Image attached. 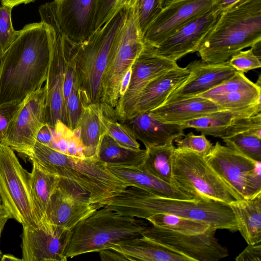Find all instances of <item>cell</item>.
<instances>
[{"label": "cell", "instance_id": "obj_39", "mask_svg": "<svg viewBox=\"0 0 261 261\" xmlns=\"http://www.w3.org/2000/svg\"><path fill=\"white\" fill-rule=\"evenodd\" d=\"M228 62L237 71L243 73L259 68L261 66L260 59L254 54L251 48L239 51L232 56Z\"/></svg>", "mask_w": 261, "mask_h": 261}, {"label": "cell", "instance_id": "obj_18", "mask_svg": "<svg viewBox=\"0 0 261 261\" xmlns=\"http://www.w3.org/2000/svg\"><path fill=\"white\" fill-rule=\"evenodd\" d=\"M221 13L219 8L214 6L188 22L154 48L162 56L175 62L188 54L197 51L202 40Z\"/></svg>", "mask_w": 261, "mask_h": 261}, {"label": "cell", "instance_id": "obj_8", "mask_svg": "<svg viewBox=\"0 0 261 261\" xmlns=\"http://www.w3.org/2000/svg\"><path fill=\"white\" fill-rule=\"evenodd\" d=\"M172 172L178 186L200 197L229 204L241 200L211 167L205 156L194 151L175 147Z\"/></svg>", "mask_w": 261, "mask_h": 261}, {"label": "cell", "instance_id": "obj_50", "mask_svg": "<svg viewBox=\"0 0 261 261\" xmlns=\"http://www.w3.org/2000/svg\"><path fill=\"white\" fill-rule=\"evenodd\" d=\"M11 218L10 215L8 213L2 203H0V239L2 230L5 225L9 219ZM2 255V251L0 250V257Z\"/></svg>", "mask_w": 261, "mask_h": 261}, {"label": "cell", "instance_id": "obj_13", "mask_svg": "<svg viewBox=\"0 0 261 261\" xmlns=\"http://www.w3.org/2000/svg\"><path fill=\"white\" fill-rule=\"evenodd\" d=\"M22 261H66L65 250L72 230L54 225L45 218L35 225H24Z\"/></svg>", "mask_w": 261, "mask_h": 261}, {"label": "cell", "instance_id": "obj_16", "mask_svg": "<svg viewBox=\"0 0 261 261\" xmlns=\"http://www.w3.org/2000/svg\"><path fill=\"white\" fill-rule=\"evenodd\" d=\"M261 103L237 110H223L204 116L177 123L185 129L192 128L205 136L222 139L244 132H252L260 127Z\"/></svg>", "mask_w": 261, "mask_h": 261}, {"label": "cell", "instance_id": "obj_44", "mask_svg": "<svg viewBox=\"0 0 261 261\" xmlns=\"http://www.w3.org/2000/svg\"><path fill=\"white\" fill-rule=\"evenodd\" d=\"M18 105L0 106V143L4 140L9 124L14 117Z\"/></svg>", "mask_w": 261, "mask_h": 261}, {"label": "cell", "instance_id": "obj_1", "mask_svg": "<svg viewBox=\"0 0 261 261\" xmlns=\"http://www.w3.org/2000/svg\"><path fill=\"white\" fill-rule=\"evenodd\" d=\"M55 30L40 21L26 24L0 57V106L19 105L45 82Z\"/></svg>", "mask_w": 261, "mask_h": 261}, {"label": "cell", "instance_id": "obj_25", "mask_svg": "<svg viewBox=\"0 0 261 261\" xmlns=\"http://www.w3.org/2000/svg\"><path fill=\"white\" fill-rule=\"evenodd\" d=\"M107 168L128 187H135L160 197L194 199L200 198L196 194L177 186L169 184L135 166L106 165Z\"/></svg>", "mask_w": 261, "mask_h": 261}, {"label": "cell", "instance_id": "obj_21", "mask_svg": "<svg viewBox=\"0 0 261 261\" xmlns=\"http://www.w3.org/2000/svg\"><path fill=\"white\" fill-rule=\"evenodd\" d=\"M186 67L191 72L190 76L171 92L164 103L191 97L207 91L230 78L237 71L228 61L212 63L202 60H194Z\"/></svg>", "mask_w": 261, "mask_h": 261}, {"label": "cell", "instance_id": "obj_6", "mask_svg": "<svg viewBox=\"0 0 261 261\" xmlns=\"http://www.w3.org/2000/svg\"><path fill=\"white\" fill-rule=\"evenodd\" d=\"M148 227L143 221L102 207L73 229L65 255L68 259L99 252L121 241L142 236Z\"/></svg>", "mask_w": 261, "mask_h": 261}, {"label": "cell", "instance_id": "obj_47", "mask_svg": "<svg viewBox=\"0 0 261 261\" xmlns=\"http://www.w3.org/2000/svg\"><path fill=\"white\" fill-rule=\"evenodd\" d=\"M53 139V128L45 123L40 128L37 137V142L49 146Z\"/></svg>", "mask_w": 261, "mask_h": 261}, {"label": "cell", "instance_id": "obj_15", "mask_svg": "<svg viewBox=\"0 0 261 261\" xmlns=\"http://www.w3.org/2000/svg\"><path fill=\"white\" fill-rule=\"evenodd\" d=\"M53 29L56 32V37L44 85L46 88L45 123L53 128L58 121H61L69 127L63 85L71 42V40L59 30Z\"/></svg>", "mask_w": 261, "mask_h": 261}, {"label": "cell", "instance_id": "obj_4", "mask_svg": "<svg viewBox=\"0 0 261 261\" xmlns=\"http://www.w3.org/2000/svg\"><path fill=\"white\" fill-rule=\"evenodd\" d=\"M261 41V0H240L222 12L200 44L202 61L219 63Z\"/></svg>", "mask_w": 261, "mask_h": 261}, {"label": "cell", "instance_id": "obj_51", "mask_svg": "<svg viewBox=\"0 0 261 261\" xmlns=\"http://www.w3.org/2000/svg\"><path fill=\"white\" fill-rule=\"evenodd\" d=\"M131 68L128 70L122 77L120 84V96L122 97L125 93L128 86L131 76Z\"/></svg>", "mask_w": 261, "mask_h": 261}, {"label": "cell", "instance_id": "obj_34", "mask_svg": "<svg viewBox=\"0 0 261 261\" xmlns=\"http://www.w3.org/2000/svg\"><path fill=\"white\" fill-rule=\"evenodd\" d=\"M146 220L153 226L186 234L202 233L211 226L203 221L167 213L155 214Z\"/></svg>", "mask_w": 261, "mask_h": 261}, {"label": "cell", "instance_id": "obj_56", "mask_svg": "<svg viewBox=\"0 0 261 261\" xmlns=\"http://www.w3.org/2000/svg\"><path fill=\"white\" fill-rule=\"evenodd\" d=\"M0 203H2V202H1V198H0Z\"/></svg>", "mask_w": 261, "mask_h": 261}, {"label": "cell", "instance_id": "obj_30", "mask_svg": "<svg viewBox=\"0 0 261 261\" xmlns=\"http://www.w3.org/2000/svg\"><path fill=\"white\" fill-rule=\"evenodd\" d=\"M100 113V103L83 107L77 127L85 158H96L101 137L105 132L101 124Z\"/></svg>", "mask_w": 261, "mask_h": 261}, {"label": "cell", "instance_id": "obj_31", "mask_svg": "<svg viewBox=\"0 0 261 261\" xmlns=\"http://www.w3.org/2000/svg\"><path fill=\"white\" fill-rule=\"evenodd\" d=\"M173 142L145 149V158L138 166L160 180L180 187L176 185L172 175V157L175 148Z\"/></svg>", "mask_w": 261, "mask_h": 261}, {"label": "cell", "instance_id": "obj_7", "mask_svg": "<svg viewBox=\"0 0 261 261\" xmlns=\"http://www.w3.org/2000/svg\"><path fill=\"white\" fill-rule=\"evenodd\" d=\"M144 46L136 4L128 9L125 21L111 47L102 81L100 103L115 107L120 98L121 79Z\"/></svg>", "mask_w": 261, "mask_h": 261}, {"label": "cell", "instance_id": "obj_11", "mask_svg": "<svg viewBox=\"0 0 261 261\" xmlns=\"http://www.w3.org/2000/svg\"><path fill=\"white\" fill-rule=\"evenodd\" d=\"M45 85L28 95L18 105L1 143L29 158L45 123Z\"/></svg>", "mask_w": 261, "mask_h": 261}, {"label": "cell", "instance_id": "obj_55", "mask_svg": "<svg viewBox=\"0 0 261 261\" xmlns=\"http://www.w3.org/2000/svg\"><path fill=\"white\" fill-rule=\"evenodd\" d=\"M181 0H163L162 3V9L165 6L173 3L175 2L179 1Z\"/></svg>", "mask_w": 261, "mask_h": 261}, {"label": "cell", "instance_id": "obj_22", "mask_svg": "<svg viewBox=\"0 0 261 261\" xmlns=\"http://www.w3.org/2000/svg\"><path fill=\"white\" fill-rule=\"evenodd\" d=\"M186 67L178 65L163 73L149 82L132 100L119 121L149 112L162 105L175 88L190 76Z\"/></svg>", "mask_w": 261, "mask_h": 261}, {"label": "cell", "instance_id": "obj_3", "mask_svg": "<svg viewBox=\"0 0 261 261\" xmlns=\"http://www.w3.org/2000/svg\"><path fill=\"white\" fill-rule=\"evenodd\" d=\"M29 159L45 171L76 184L99 209L128 187L96 158L70 156L36 141Z\"/></svg>", "mask_w": 261, "mask_h": 261}, {"label": "cell", "instance_id": "obj_46", "mask_svg": "<svg viewBox=\"0 0 261 261\" xmlns=\"http://www.w3.org/2000/svg\"><path fill=\"white\" fill-rule=\"evenodd\" d=\"M99 252L100 259L103 261L129 260L125 255L112 248L103 249Z\"/></svg>", "mask_w": 261, "mask_h": 261}, {"label": "cell", "instance_id": "obj_49", "mask_svg": "<svg viewBox=\"0 0 261 261\" xmlns=\"http://www.w3.org/2000/svg\"><path fill=\"white\" fill-rule=\"evenodd\" d=\"M213 2L214 6L219 8L221 12H223L240 0H212Z\"/></svg>", "mask_w": 261, "mask_h": 261}, {"label": "cell", "instance_id": "obj_52", "mask_svg": "<svg viewBox=\"0 0 261 261\" xmlns=\"http://www.w3.org/2000/svg\"><path fill=\"white\" fill-rule=\"evenodd\" d=\"M1 5L13 8L20 4H27L36 0H0Z\"/></svg>", "mask_w": 261, "mask_h": 261}, {"label": "cell", "instance_id": "obj_38", "mask_svg": "<svg viewBox=\"0 0 261 261\" xmlns=\"http://www.w3.org/2000/svg\"><path fill=\"white\" fill-rule=\"evenodd\" d=\"M184 137L176 139L174 141L176 143V148L190 150L204 156H205L213 148V144L203 134L196 135L190 132L185 135Z\"/></svg>", "mask_w": 261, "mask_h": 261}, {"label": "cell", "instance_id": "obj_24", "mask_svg": "<svg viewBox=\"0 0 261 261\" xmlns=\"http://www.w3.org/2000/svg\"><path fill=\"white\" fill-rule=\"evenodd\" d=\"M119 121L143 144L145 149L173 142L185 135V128L180 124L162 121L149 112Z\"/></svg>", "mask_w": 261, "mask_h": 261}, {"label": "cell", "instance_id": "obj_40", "mask_svg": "<svg viewBox=\"0 0 261 261\" xmlns=\"http://www.w3.org/2000/svg\"><path fill=\"white\" fill-rule=\"evenodd\" d=\"M163 0H138L137 9L143 35L151 21L162 10Z\"/></svg>", "mask_w": 261, "mask_h": 261}, {"label": "cell", "instance_id": "obj_26", "mask_svg": "<svg viewBox=\"0 0 261 261\" xmlns=\"http://www.w3.org/2000/svg\"><path fill=\"white\" fill-rule=\"evenodd\" d=\"M223 110L209 99L195 96L164 103L149 112L162 121L179 123Z\"/></svg>", "mask_w": 261, "mask_h": 261}, {"label": "cell", "instance_id": "obj_53", "mask_svg": "<svg viewBox=\"0 0 261 261\" xmlns=\"http://www.w3.org/2000/svg\"><path fill=\"white\" fill-rule=\"evenodd\" d=\"M254 54L260 59V41L258 42L251 47Z\"/></svg>", "mask_w": 261, "mask_h": 261}, {"label": "cell", "instance_id": "obj_2", "mask_svg": "<svg viewBox=\"0 0 261 261\" xmlns=\"http://www.w3.org/2000/svg\"><path fill=\"white\" fill-rule=\"evenodd\" d=\"M103 207L123 215L144 219L158 213L170 214L205 222L217 229L238 231L236 219L229 204L205 198H165L141 188L128 187L107 201Z\"/></svg>", "mask_w": 261, "mask_h": 261}, {"label": "cell", "instance_id": "obj_28", "mask_svg": "<svg viewBox=\"0 0 261 261\" xmlns=\"http://www.w3.org/2000/svg\"><path fill=\"white\" fill-rule=\"evenodd\" d=\"M239 231L248 244L261 242V193L229 204Z\"/></svg>", "mask_w": 261, "mask_h": 261}, {"label": "cell", "instance_id": "obj_32", "mask_svg": "<svg viewBox=\"0 0 261 261\" xmlns=\"http://www.w3.org/2000/svg\"><path fill=\"white\" fill-rule=\"evenodd\" d=\"M146 149L133 150L125 148L103 132L101 135L96 158L107 164L138 166L142 164Z\"/></svg>", "mask_w": 261, "mask_h": 261}, {"label": "cell", "instance_id": "obj_10", "mask_svg": "<svg viewBox=\"0 0 261 261\" xmlns=\"http://www.w3.org/2000/svg\"><path fill=\"white\" fill-rule=\"evenodd\" d=\"M98 0H54L38 9L42 22L80 43L95 31Z\"/></svg>", "mask_w": 261, "mask_h": 261}, {"label": "cell", "instance_id": "obj_45", "mask_svg": "<svg viewBox=\"0 0 261 261\" xmlns=\"http://www.w3.org/2000/svg\"><path fill=\"white\" fill-rule=\"evenodd\" d=\"M236 261H260L261 242L248 246L237 256Z\"/></svg>", "mask_w": 261, "mask_h": 261}, {"label": "cell", "instance_id": "obj_35", "mask_svg": "<svg viewBox=\"0 0 261 261\" xmlns=\"http://www.w3.org/2000/svg\"><path fill=\"white\" fill-rule=\"evenodd\" d=\"M53 132V139L49 147L70 156L85 158L79 127L72 130L58 121Z\"/></svg>", "mask_w": 261, "mask_h": 261}, {"label": "cell", "instance_id": "obj_5", "mask_svg": "<svg viewBox=\"0 0 261 261\" xmlns=\"http://www.w3.org/2000/svg\"><path fill=\"white\" fill-rule=\"evenodd\" d=\"M128 9L119 10L83 41L74 42L75 82L83 107L100 103L102 81L110 50Z\"/></svg>", "mask_w": 261, "mask_h": 261}, {"label": "cell", "instance_id": "obj_36", "mask_svg": "<svg viewBox=\"0 0 261 261\" xmlns=\"http://www.w3.org/2000/svg\"><path fill=\"white\" fill-rule=\"evenodd\" d=\"M261 137L244 132L223 139L226 146L256 162H261Z\"/></svg>", "mask_w": 261, "mask_h": 261}, {"label": "cell", "instance_id": "obj_33", "mask_svg": "<svg viewBox=\"0 0 261 261\" xmlns=\"http://www.w3.org/2000/svg\"><path fill=\"white\" fill-rule=\"evenodd\" d=\"M100 119L105 132L121 146L133 150L140 149V144L130 130L117 119L115 108L100 103Z\"/></svg>", "mask_w": 261, "mask_h": 261}, {"label": "cell", "instance_id": "obj_17", "mask_svg": "<svg viewBox=\"0 0 261 261\" xmlns=\"http://www.w3.org/2000/svg\"><path fill=\"white\" fill-rule=\"evenodd\" d=\"M213 7L212 0H181L165 6L143 33L144 44L157 47L188 22Z\"/></svg>", "mask_w": 261, "mask_h": 261}, {"label": "cell", "instance_id": "obj_23", "mask_svg": "<svg viewBox=\"0 0 261 261\" xmlns=\"http://www.w3.org/2000/svg\"><path fill=\"white\" fill-rule=\"evenodd\" d=\"M260 75L254 83L244 73L236 71L227 80L198 94L209 99L223 110H237L260 102Z\"/></svg>", "mask_w": 261, "mask_h": 261}, {"label": "cell", "instance_id": "obj_37", "mask_svg": "<svg viewBox=\"0 0 261 261\" xmlns=\"http://www.w3.org/2000/svg\"><path fill=\"white\" fill-rule=\"evenodd\" d=\"M13 8L0 5V57L17 37L11 18Z\"/></svg>", "mask_w": 261, "mask_h": 261}, {"label": "cell", "instance_id": "obj_42", "mask_svg": "<svg viewBox=\"0 0 261 261\" xmlns=\"http://www.w3.org/2000/svg\"><path fill=\"white\" fill-rule=\"evenodd\" d=\"M261 162L249 173L246 184L245 199L252 198L261 193Z\"/></svg>", "mask_w": 261, "mask_h": 261}, {"label": "cell", "instance_id": "obj_54", "mask_svg": "<svg viewBox=\"0 0 261 261\" xmlns=\"http://www.w3.org/2000/svg\"><path fill=\"white\" fill-rule=\"evenodd\" d=\"M1 260L4 261V260H15V261H20L22 260L21 259H20L19 258H17L14 256L13 255L10 254H4L2 256V258L1 259Z\"/></svg>", "mask_w": 261, "mask_h": 261}, {"label": "cell", "instance_id": "obj_9", "mask_svg": "<svg viewBox=\"0 0 261 261\" xmlns=\"http://www.w3.org/2000/svg\"><path fill=\"white\" fill-rule=\"evenodd\" d=\"M0 198L11 218L35 225L31 198V173L20 164L14 151L0 143Z\"/></svg>", "mask_w": 261, "mask_h": 261}, {"label": "cell", "instance_id": "obj_19", "mask_svg": "<svg viewBox=\"0 0 261 261\" xmlns=\"http://www.w3.org/2000/svg\"><path fill=\"white\" fill-rule=\"evenodd\" d=\"M178 65L159 54L155 48L144 44L131 67L127 89L115 107L118 119L121 118L132 100L152 80Z\"/></svg>", "mask_w": 261, "mask_h": 261}, {"label": "cell", "instance_id": "obj_29", "mask_svg": "<svg viewBox=\"0 0 261 261\" xmlns=\"http://www.w3.org/2000/svg\"><path fill=\"white\" fill-rule=\"evenodd\" d=\"M31 198L33 213L38 221L45 216L50 198L55 190L60 178L41 168L32 162Z\"/></svg>", "mask_w": 261, "mask_h": 261}, {"label": "cell", "instance_id": "obj_14", "mask_svg": "<svg viewBox=\"0 0 261 261\" xmlns=\"http://www.w3.org/2000/svg\"><path fill=\"white\" fill-rule=\"evenodd\" d=\"M98 209L90 202L86 192L73 182L60 178L44 218L55 225L72 230Z\"/></svg>", "mask_w": 261, "mask_h": 261}, {"label": "cell", "instance_id": "obj_43", "mask_svg": "<svg viewBox=\"0 0 261 261\" xmlns=\"http://www.w3.org/2000/svg\"><path fill=\"white\" fill-rule=\"evenodd\" d=\"M118 0H98L95 30L101 27L112 18V14Z\"/></svg>", "mask_w": 261, "mask_h": 261}, {"label": "cell", "instance_id": "obj_12", "mask_svg": "<svg viewBox=\"0 0 261 261\" xmlns=\"http://www.w3.org/2000/svg\"><path fill=\"white\" fill-rule=\"evenodd\" d=\"M217 229L210 226L197 234L178 233L152 225L142 236L190 258L193 261H217L228 256L227 249L215 237Z\"/></svg>", "mask_w": 261, "mask_h": 261}, {"label": "cell", "instance_id": "obj_20", "mask_svg": "<svg viewBox=\"0 0 261 261\" xmlns=\"http://www.w3.org/2000/svg\"><path fill=\"white\" fill-rule=\"evenodd\" d=\"M205 160L223 181L241 199H245L249 173L259 162L254 161L217 142Z\"/></svg>", "mask_w": 261, "mask_h": 261}, {"label": "cell", "instance_id": "obj_48", "mask_svg": "<svg viewBox=\"0 0 261 261\" xmlns=\"http://www.w3.org/2000/svg\"><path fill=\"white\" fill-rule=\"evenodd\" d=\"M138 0H118L112 14V17L120 10L129 9L137 4Z\"/></svg>", "mask_w": 261, "mask_h": 261}, {"label": "cell", "instance_id": "obj_27", "mask_svg": "<svg viewBox=\"0 0 261 261\" xmlns=\"http://www.w3.org/2000/svg\"><path fill=\"white\" fill-rule=\"evenodd\" d=\"M109 248L121 252L131 261H193L190 258L143 236L121 241Z\"/></svg>", "mask_w": 261, "mask_h": 261}, {"label": "cell", "instance_id": "obj_41", "mask_svg": "<svg viewBox=\"0 0 261 261\" xmlns=\"http://www.w3.org/2000/svg\"><path fill=\"white\" fill-rule=\"evenodd\" d=\"M69 127L73 130L78 125L83 113V106L75 80L66 105Z\"/></svg>", "mask_w": 261, "mask_h": 261}]
</instances>
